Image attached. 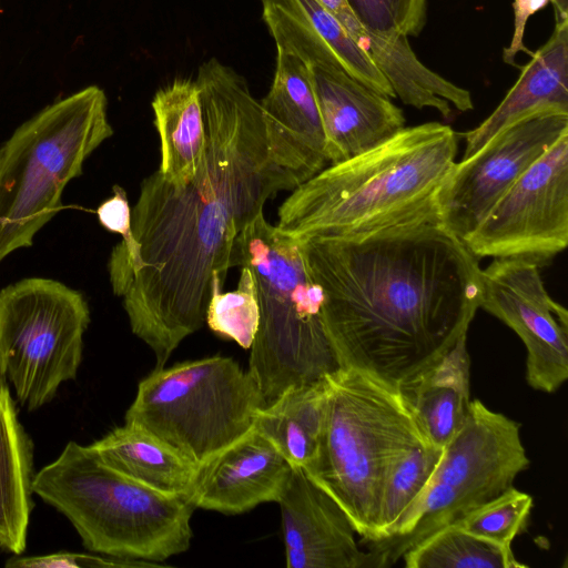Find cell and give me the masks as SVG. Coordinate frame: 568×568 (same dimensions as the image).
<instances>
[{
    "label": "cell",
    "instance_id": "obj_27",
    "mask_svg": "<svg viewBox=\"0 0 568 568\" xmlns=\"http://www.w3.org/2000/svg\"><path fill=\"white\" fill-rule=\"evenodd\" d=\"M240 267L237 288L232 292L223 293V286L216 280H212L205 323L215 334L248 349L257 332L260 306L251 268L247 265Z\"/></svg>",
    "mask_w": 568,
    "mask_h": 568
},
{
    "label": "cell",
    "instance_id": "obj_31",
    "mask_svg": "<svg viewBox=\"0 0 568 568\" xmlns=\"http://www.w3.org/2000/svg\"><path fill=\"white\" fill-rule=\"evenodd\" d=\"M550 0H514V31L510 43L504 49L503 60L507 64L515 65L518 52L526 51L524 36L529 17L544 9Z\"/></svg>",
    "mask_w": 568,
    "mask_h": 568
},
{
    "label": "cell",
    "instance_id": "obj_16",
    "mask_svg": "<svg viewBox=\"0 0 568 568\" xmlns=\"http://www.w3.org/2000/svg\"><path fill=\"white\" fill-rule=\"evenodd\" d=\"M307 65L324 130L328 164L365 152L405 128L404 113L392 98L342 70Z\"/></svg>",
    "mask_w": 568,
    "mask_h": 568
},
{
    "label": "cell",
    "instance_id": "obj_19",
    "mask_svg": "<svg viewBox=\"0 0 568 568\" xmlns=\"http://www.w3.org/2000/svg\"><path fill=\"white\" fill-rule=\"evenodd\" d=\"M545 111L568 112V18L556 21L549 39L529 62L496 109L465 132L463 159L478 151L508 125Z\"/></svg>",
    "mask_w": 568,
    "mask_h": 568
},
{
    "label": "cell",
    "instance_id": "obj_24",
    "mask_svg": "<svg viewBox=\"0 0 568 568\" xmlns=\"http://www.w3.org/2000/svg\"><path fill=\"white\" fill-rule=\"evenodd\" d=\"M328 376L291 387L262 408L253 427L293 465L306 468L315 458L324 427Z\"/></svg>",
    "mask_w": 568,
    "mask_h": 568
},
{
    "label": "cell",
    "instance_id": "obj_3",
    "mask_svg": "<svg viewBox=\"0 0 568 568\" xmlns=\"http://www.w3.org/2000/svg\"><path fill=\"white\" fill-rule=\"evenodd\" d=\"M457 152L458 134L447 124L405 126L297 185L280 206L276 226L304 240L439 220L438 192Z\"/></svg>",
    "mask_w": 568,
    "mask_h": 568
},
{
    "label": "cell",
    "instance_id": "obj_15",
    "mask_svg": "<svg viewBox=\"0 0 568 568\" xmlns=\"http://www.w3.org/2000/svg\"><path fill=\"white\" fill-rule=\"evenodd\" d=\"M273 160L303 183L328 165L308 65L277 50L273 82L260 101Z\"/></svg>",
    "mask_w": 568,
    "mask_h": 568
},
{
    "label": "cell",
    "instance_id": "obj_11",
    "mask_svg": "<svg viewBox=\"0 0 568 568\" xmlns=\"http://www.w3.org/2000/svg\"><path fill=\"white\" fill-rule=\"evenodd\" d=\"M477 258L524 257L540 266L568 244V133L500 196L463 241Z\"/></svg>",
    "mask_w": 568,
    "mask_h": 568
},
{
    "label": "cell",
    "instance_id": "obj_26",
    "mask_svg": "<svg viewBox=\"0 0 568 568\" xmlns=\"http://www.w3.org/2000/svg\"><path fill=\"white\" fill-rule=\"evenodd\" d=\"M406 568H524L513 550L476 537L454 524L429 534L407 549Z\"/></svg>",
    "mask_w": 568,
    "mask_h": 568
},
{
    "label": "cell",
    "instance_id": "obj_14",
    "mask_svg": "<svg viewBox=\"0 0 568 568\" xmlns=\"http://www.w3.org/2000/svg\"><path fill=\"white\" fill-rule=\"evenodd\" d=\"M286 567L376 568L374 554L363 551L341 506L298 466L277 500Z\"/></svg>",
    "mask_w": 568,
    "mask_h": 568
},
{
    "label": "cell",
    "instance_id": "obj_13",
    "mask_svg": "<svg viewBox=\"0 0 568 568\" xmlns=\"http://www.w3.org/2000/svg\"><path fill=\"white\" fill-rule=\"evenodd\" d=\"M539 267L524 257L494 258L480 273L479 307L519 336L527 383L550 394L568 377V313L547 293Z\"/></svg>",
    "mask_w": 568,
    "mask_h": 568
},
{
    "label": "cell",
    "instance_id": "obj_20",
    "mask_svg": "<svg viewBox=\"0 0 568 568\" xmlns=\"http://www.w3.org/2000/svg\"><path fill=\"white\" fill-rule=\"evenodd\" d=\"M463 336L434 366L400 389L426 440L444 448L470 404V358Z\"/></svg>",
    "mask_w": 568,
    "mask_h": 568
},
{
    "label": "cell",
    "instance_id": "obj_18",
    "mask_svg": "<svg viewBox=\"0 0 568 568\" xmlns=\"http://www.w3.org/2000/svg\"><path fill=\"white\" fill-rule=\"evenodd\" d=\"M262 18L276 50L306 64L342 70L389 98L395 94L371 60L342 24L317 0H260Z\"/></svg>",
    "mask_w": 568,
    "mask_h": 568
},
{
    "label": "cell",
    "instance_id": "obj_8",
    "mask_svg": "<svg viewBox=\"0 0 568 568\" xmlns=\"http://www.w3.org/2000/svg\"><path fill=\"white\" fill-rule=\"evenodd\" d=\"M265 407L248 371L211 356L156 367L141 379L125 423L156 436L197 467L253 428Z\"/></svg>",
    "mask_w": 568,
    "mask_h": 568
},
{
    "label": "cell",
    "instance_id": "obj_32",
    "mask_svg": "<svg viewBox=\"0 0 568 568\" xmlns=\"http://www.w3.org/2000/svg\"><path fill=\"white\" fill-rule=\"evenodd\" d=\"M554 6L556 21L568 18V0H550Z\"/></svg>",
    "mask_w": 568,
    "mask_h": 568
},
{
    "label": "cell",
    "instance_id": "obj_30",
    "mask_svg": "<svg viewBox=\"0 0 568 568\" xmlns=\"http://www.w3.org/2000/svg\"><path fill=\"white\" fill-rule=\"evenodd\" d=\"M145 567L159 566L155 562H149L135 559H123L115 557H101L90 554L78 552H55L44 556L33 557H12L6 562L10 568H90V567Z\"/></svg>",
    "mask_w": 568,
    "mask_h": 568
},
{
    "label": "cell",
    "instance_id": "obj_6",
    "mask_svg": "<svg viewBox=\"0 0 568 568\" xmlns=\"http://www.w3.org/2000/svg\"><path fill=\"white\" fill-rule=\"evenodd\" d=\"M428 443L402 393L351 368L328 376L324 427L304 470L345 511L366 542L379 539L383 487L393 465Z\"/></svg>",
    "mask_w": 568,
    "mask_h": 568
},
{
    "label": "cell",
    "instance_id": "obj_23",
    "mask_svg": "<svg viewBox=\"0 0 568 568\" xmlns=\"http://www.w3.org/2000/svg\"><path fill=\"white\" fill-rule=\"evenodd\" d=\"M32 457L6 379L0 375V546L21 555L32 509Z\"/></svg>",
    "mask_w": 568,
    "mask_h": 568
},
{
    "label": "cell",
    "instance_id": "obj_12",
    "mask_svg": "<svg viewBox=\"0 0 568 568\" xmlns=\"http://www.w3.org/2000/svg\"><path fill=\"white\" fill-rule=\"evenodd\" d=\"M567 133L568 112L536 113L500 130L474 154L455 162L437 196L442 226L464 241L516 180Z\"/></svg>",
    "mask_w": 568,
    "mask_h": 568
},
{
    "label": "cell",
    "instance_id": "obj_28",
    "mask_svg": "<svg viewBox=\"0 0 568 568\" xmlns=\"http://www.w3.org/2000/svg\"><path fill=\"white\" fill-rule=\"evenodd\" d=\"M534 498L514 486L453 523L460 529L511 550L532 509Z\"/></svg>",
    "mask_w": 568,
    "mask_h": 568
},
{
    "label": "cell",
    "instance_id": "obj_5",
    "mask_svg": "<svg viewBox=\"0 0 568 568\" xmlns=\"http://www.w3.org/2000/svg\"><path fill=\"white\" fill-rule=\"evenodd\" d=\"M239 266L254 276L260 320L248 372L265 406L291 387L317 383L339 369L326 336L323 292L311 273L303 244L260 213L237 236Z\"/></svg>",
    "mask_w": 568,
    "mask_h": 568
},
{
    "label": "cell",
    "instance_id": "obj_22",
    "mask_svg": "<svg viewBox=\"0 0 568 568\" xmlns=\"http://www.w3.org/2000/svg\"><path fill=\"white\" fill-rule=\"evenodd\" d=\"M151 105L161 145L158 172L172 185H185L200 168L206 142L196 81L185 78L173 80L155 92Z\"/></svg>",
    "mask_w": 568,
    "mask_h": 568
},
{
    "label": "cell",
    "instance_id": "obj_1",
    "mask_svg": "<svg viewBox=\"0 0 568 568\" xmlns=\"http://www.w3.org/2000/svg\"><path fill=\"white\" fill-rule=\"evenodd\" d=\"M195 81L206 133L203 160L185 185L168 183L158 171L143 180L132 209L140 265L112 288L156 367L205 323L212 277L224 285L229 270L239 266L240 233L270 199L300 185L273 160L260 101L245 78L211 58Z\"/></svg>",
    "mask_w": 568,
    "mask_h": 568
},
{
    "label": "cell",
    "instance_id": "obj_10",
    "mask_svg": "<svg viewBox=\"0 0 568 568\" xmlns=\"http://www.w3.org/2000/svg\"><path fill=\"white\" fill-rule=\"evenodd\" d=\"M89 323L83 295L59 281L29 277L0 291V375L22 406L40 408L75 378Z\"/></svg>",
    "mask_w": 568,
    "mask_h": 568
},
{
    "label": "cell",
    "instance_id": "obj_17",
    "mask_svg": "<svg viewBox=\"0 0 568 568\" xmlns=\"http://www.w3.org/2000/svg\"><path fill=\"white\" fill-rule=\"evenodd\" d=\"M293 465L254 427L197 469L195 508L237 515L277 503Z\"/></svg>",
    "mask_w": 568,
    "mask_h": 568
},
{
    "label": "cell",
    "instance_id": "obj_21",
    "mask_svg": "<svg viewBox=\"0 0 568 568\" xmlns=\"http://www.w3.org/2000/svg\"><path fill=\"white\" fill-rule=\"evenodd\" d=\"M110 468L153 490L191 496L199 467L142 427L125 423L90 445Z\"/></svg>",
    "mask_w": 568,
    "mask_h": 568
},
{
    "label": "cell",
    "instance_id": "obj_25",
    "mask_svg": "<svg viewBox=\"0 0 568 568\" xmlns=\"http://www.w3.org/2000/svg\"><path fill=\"white\" fill-rule=\"evenodd\" d=\"M442 453L443 448L422 443L393 465L382 493L378 541L400 537L407 531Z\"/></svg>",
    "mask_w": 568,
    "mask_h": 568
},
{
    "label": "cell",
    "instance_id": "obj_4",
    "mask_svg": "<svg viewBox=\"0 0 568 568\" xmlns=\"http://www.w3.org/2000/svg\"><path fill=\"white\" fill-rule=\"evenodd\" d=\"M32 490L69 519L93 552L158 564L191 545V496L164 495L132 480L90 445L69 442L33 476Z\"/></svg>",
    "mask_w": 568,
    "mask_h": 568
},
{
    "label": "cell",
    "instance_id": "obj_2",
    "mask_svg": "<svg viewBox=\"0 0 568 568\" xmlns=\"http://www.w3.org/2000/svg\"><path fill=\"white\" fill-rule=\"evenodd\" d=\"M301 241L339 368L400 390L467 335L481 268L438 219Z\"/></svg>",
    "mask_w": 568,
    "mask_h": 568
},
{
    "label": "cell",
    "instance_id": "obj_7",
    "mask_svg": "<svg viewBox=\"0 0 568 568\" xmlns=\"http://www.w3.org/2000/svg\"><path fill=\"white\" fill-rule=\"evenodd\" d=\"M104 91L87 87L22 123L0 148V262L30 246L65 185L113 134Z\"/></svg>",
    "mask_w": 568,
    "mask_h": 568
},
{
    "label": "cell",
    "instance_id": "obj_29",
    "mask_svg": "<svg viewBox=\"0 0 568 568\" xmlns=\"http://www.w3.org/2000/svg\"><path fill=\"white\" fill-rule=\"evenodd\" d=\"M357 19L381 36H417L425 24L427 0H346Z\"/></svg>",
    "mask_w": 568,
    "mask_h": 568
},
{
    "label": "cell",
    "instance_id": "obj_9",
    "mask_svg": "<svg viewBox=\"0 0 568 568\" xmlns=\"http://www.w3.org/2000/svg\"><path fill=\"white\" fill-rule=\"evenodd\" d=\"M529 463L520 424L471 400L463 425L443 448L407 531L371 542L378 567L394 565L429 534L513 487Z\"/></svg>",
    "mask_w": 568,
    "mask_h": 568
}]
</instances>
